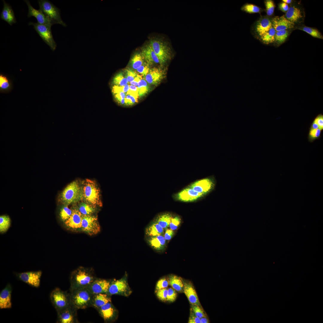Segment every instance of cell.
Masks as SVG:
<instances>
[{
    "label": "cell",
    "instance_id": "1",
    "mask_svg": "<svg viewBox=\"0 0 323 323\" xmlns=\"http://www.w3.org/2000/svg\"><path fill=\"white\" fill-rule=\"evenodd\" d=\"M97 278L92 269L80 267L70 276V290L87 288Z\"/></svg>",
    "mask_w": 323,
    "mask_h": 323
},
{
    "label": "cell",
    "instance_id": "2",
    "mask_svg": "<svg viewBox=\"0 0 323 323\" xmlns=\"http://www.w3.org/2000/svg\"><path fill=\"white\" fill-rule=\"evenodd\" d=\"M71 305L77 310L91 307L93 296L87 288L70 290Z\"/></svg>",
    "mask_w": 323,
    "mask_h": 323
},
{
    "label": "cell",
    "instance_id": "3",
    "mask_svg": "<svg viewBox=\"0 0 323 323\" xmlns=\"http://www.w3.org/2000/svg\"><path fill=\"white\" fill-rule=\"evenodd\" d=\"M82 189L83 199L87 203L95 207L102 206L100 190L95 181L86 179L83 182Z\"/></svg>",
    "mask_w": 323,
    "mask_h": 323
},
{
    "label": "cell",
    "instance_id": "4",
    "mask_svg": "<svg viewBox=\"0 0 323 323\" xmlns=\"http://www.w3.org/2000/svg\"><path fill=\"white\" fill-rule=\"evenodd\" d=\"M149 43L158 57L161 66L163 67L171 59L172 57L171 49L167 42L161 38L156 37L151 39Z\"/></svg>",
    "mask_w": 323,
    "mask_h": 323
},
{
    "label": "cell",
    "instance_id": "5",
    "mask_svg": "<svg viewBox=\"0 0 323 323\" xmlns=\"http://www.w3.org/2000/svg\"><path fill=\"white\" fill-rule=\"evenodd\" d=\"M83 199L82 189L76 181L69 184L62 192L60 200L65 205H68Z\"/></svg>",
    "mask_w": 323,
    "mask_h": 323
},
{
    "label": "cell",
    "instance_id": "6",
    "mask_svg": "<svg viewBox=\"0 0 323 323\" xmlns=\"http://www.w3.org/2000/svg\"><path fill=\"white\" fill-rule=\"evenodd\" d=\"M38 4L39 10L45 15L53 25L58 24L64 27L66 26V24L62 19L58 8L48 0H39Z\"/></svg>",
    "mask_w": 323,
    "mask_h": 323
},
{
    "label": "cell",
    "instance_id": "7",
    "mask_svg": "<svg viewBox=\"0 0 323 323\" xmlns=\"http://www.w3.org/2000/svg\"><path fill=\"white\" fill-rule=\"evenodd\" d=\"M50 298L57 312L71 305L69 293L56 288L51 292Z\"/></svg>",
    "mask_w": 323,
    "mask_h": 323
},
{
    "label": "cell",
    "instance_id": "8",
    "mask_svg": "<svg viewBox=\"0 0 323 323\" xmlns=\"http://www.w3.org/2000/svg\"><path fill=\"white\" fill-rule=\"evenodd\" d=\"M29 25H32L43 40L50 47L51 50L54 51L57 46L52 36L51 27L40 24L38 23L30 22Z\"/></svg>",
    "mask_w": 323,
    "mask_h": 323
},
{
    "label": "cell",
    "instance_id": "9",
    "mask_svg": "<svg viewBox=\"0 0 323 323\" xmlns=\"http://www.w3.org/2000/svg\"><path fill=\"white\" fill-rule=\"evenodd\" d=\"M132 293L127 279L124 278L111 281L107 294L109 295H119L128 296Z\"/></svg>",
    "mask_w": 323,
    "mask_h": 323
},
{
    "label": "cell",
    "instance_id": "10",
    "mask_svg": "<svg viewBox=\"0 0 323 323\" xmlns=\"http://www.w3.org/2000/svg\"><path fill=\"white\" fill-rule=\"evenodd\" d=\"M81 229L90 235L98 233L100 231V227L97 217L92 215H82Z\"/></svg>",
    "mask_w": 323,
    "mask_h": 323
},
{
    "label": "cell",
    "instance_id": "11",
    "mask_svg": "<svg viewBox=\"0 0 323 323\" xmlns=\"http://www.w3.org/2000/svg\"><path fill=\"white\" fill-rule=\"evenodd\" d=\"M15 275L19 279L31 286L37 288L40 286L42 275L41 271L17 273Z\"/></svg>",
    "mask_w": 323,
    "mask_h": 323
},
{
    "label": "cell",
    "instance_id": "12",
    "mask_svg": "<svg viewBox=\"0 0 323 323\" xmlns=\"http://www.w3.org/2000/svg\"><path fill=\"white\" fill-rule=\"evenodd\" d=\"M77 310L71 305L67 308L57 312L58 323H77L78 322L77 317Z\"/></svg>",
    "mask_w": 323,
    "mask_h": 323
},
{
    "label": "cell",
    "instance_id": "13",
    "mask_svg": "<svg viewBox=\"0 0 323 323\" xmlns=\"http://www.w3.org/2000/svg\"><path fill=\"white\" fill-rule=\"evenodd\" d=\"M166 74V70L163 67H154L150 68L145 79L148 83L157 86L165 78Z\"/></svg>",
    "mask_w": 323,
    "mask_h": 323
},
{
    "label": "cell",
    "instance_id": "14",
    "mask_svg": "<svg viewBox=\"0 0 323 323\" xmlns=\"http://www.w3.org/2000/svg\"><path fill=\"white\" fill-rule=\"evenodd\" d=\"M272 27L271 19L267 16H263L255 23L252 29V32L259 39Z\"/></svg>",
    "mask_w": 323,
    "mask_h": 323
},
{
    "label": "cell",
    "instance_id": "15",
    "mask_svg": "<svg viewBox=\"0 0 323 323\" xmlns=\"http://www.w3.org/2000/svg\"><path fill=\"white\" fill-rule=\"evenodd\" d=\"M111 281L97 278L87 288L93 295L107 294Z\"/></svg>",
    "mask_w": 323,
    "mask_h": 323
},
{
    "label": "cell",
    "instance_id": "16",
    "mask_svg": "<svg viewBox=\"0 0 323 323\" xmlns=\"http://www.w3.org/2000/svg\"><path fill=\"white\" fill-rule=\"evenodd\" d=\"M82 214L78 209L75 208L72 210V213L69 218L64 222L65 226L73 230L81 229Z\"/></svg>",
    "mask_w": 323,
    "mask_h": 323
},
{
    "label": "cell",
    "instance_id": "17",
    "mask_svg": "<svg viewBox=\"0 0 323 323\" xmlns=\"http://www.w3.org/2000/svg\"><path fill=\"white\" fill-rule=\"evenodd\" d=\"M24 1L28 7V17L34 16L36 19L38 23L50 27H51L53 25V24L41 11L39 9L37 10L34 8L31 5L29 1L25 0Z\"/></svg>",
    "mask_w": 323,
    "mask_h": 323
},
{
    "label": "cell",
    "instance_id": "18",
    "mask_svg": "<svg viewBox=\"0 0 323 323\" xmlns=\"http://www.w3.org/2000/svg\"><path fill=\"white\" fill-rule=\"evenodd\" d=\"M214 185V182L211 179L206 178L194 182L190 187L195 191L204 195L213 189Z\"/></svg>",
    "mask_w": 323,
    "mask_h": 323
},
{
    "label": "cell",
    "instance_id": "19",
    "mask_svg": "<svg viewBox=\"0 0 323 323\" xmlns=\"http://www.w3.org/2000/svg\"><path fill=\"white\" fill-rule=\"evenodd\" d=\"M141 53L145 62L150 66L156 64L160 65L159 59L149 43L143 47Z\"/></svg>",
    "mask_w": 323,
    "mask_h": 323
},
{
    "label": "cell",
    "instance_id": "20",
    "mask_svg": "<svg viewBox=\"0 0 323 323\" xmlns=\"http://www.w3.org/2000/svg\"><path fill=\"white\" fill-rule=\"evenodd\" d=\"M304 14L301 9L296 6H290L286 12L285 17L294 24L300 23L304 20Z\"/></svg>",
    "mask_w": 323,
    "mask_h": 323
},
{
    "label": "cell",
    "instance_id": "21",
    "mask_svg": "<svg viewBox=\"0 0 323 323\" xmlns=\"http://www.w3.org/2000/svg\"><path fill=\"white\" fill-rule=\"evenodd\" d=\"M272 27L276 32L288 30L294 28L295 25L284 16H275L271 19Z\"/></svg>",
    "mask_w": 323,
    "mask_h": 323
},
{
    "label": "cell",
    "instance_id": "22",
    "mask_svg": "<svg viewBox=\"0 0 323 323\" xmlns=\"http://www.w3.org/2000/svg\"><path fill=\"white\" fill-rule=\"evenodd\" d=\"M146 240L150 246L157 252H163L166 247L167 241L163 235L146 237Z\"/></svg>",
    "mask_w": 323,
    "mask_h": 323
},
{
    "label": "cell",
    "instance_id": "23",
    "mask_svg": "<svg viewBox=\"0 0 323 323\" xmlns=\"http://www.w3.org/2000/svg\"><path fill=\"white\" fill-rule=\"evenodd\" d=\"M12 288L10 284H7L0 293V308L9 309L12 307L11 293Z\"/></svg>",
    "mask_w": 323,
    "mask_h": 323
},
{
    "label": "cell",
    "instance_id": "24",
    "mask_svg": "<svg viewBox=\"0 0 323 323\" xmlns=\"http://www.w3.org/2000/svg\"><path fill=\"white\" fill-rule=\"evenodd\" d=\"M204 195L202 194L195 191L190 187L179 192L178 194L177 197L180 201L188 202L195 201Z\"/></svg>",
    "mask_w": 323,
    "mask_h": 323
},
{
    "label": "cell",
    "instance_id": "25",
    "mask_svg": "<svg viewBox=\"0 0 323 323\" xmlns=\"http://www.w3.org/2000/svg\"><path fill=\"white\" fill-rule=\"evenodd\" d=\"M183 292L191 305H198L200 304L196 290L192 284L190 282H184Z\"/></svg>",
    "mask_w": 323,
    "mask_h": 323
},
{
    "label": "cell",
    "instance_id": "26",
    "mask_svg": "<svg viewBox=\"0 0 323 323\" xmlns=\"http://www.w3.org/2000/svg\"><path fill=\"white\" fill-rule=\"evenodd\" d=\"M97 310L105 322L113 320L116 315V310L111 302L107 303Z\"/></svg>",
    "mask_w": 323,
    "mask_h": 323
},
{
    "label": "cell",
    "instance_id": "27",
    "mask_svg": "<svg viewBox=\"0 0 323 323\" xmlns=\"http://www.w3.org/2000/svg\"><path fill=\"white\" fill-rule=\"evenodd\" d=\"M3 7L1 13V19L7 22L10 25L16 22L13 11L11 7L4 0H3Z\"/></svg>",
    "mask_w": 323,
    "mask_h": 323
},
{
    "label": "cell",
    "instance_id": "28",
    "mask_svg": "<svg viewBox=\"0 0 323 323\" xmlns=\"http://www.w3.org/2000/svg\"><path fill=\"white\" fill-rule=\"evenodd\" d=\"M110 295L106 293H99L93 295L91 307L97 310L107 303L111 302Z\"/></svg>",
    "mask_w": 323,
    "mask_h": 323
},
{
    "label": "cell",
    "instance_id": "29",
    "mask_svg": "<svg viewBox=\"0 0 323 323\" xmlns=\"http://www.w3.org/2000/svg\"><path fill=\"white\" fill-rule=\"evenodd\" d=\"M164 229L155 221L150 223L146 228L145 234L146 237H154L163 235Z\"/></svg>",
    "mask_w": 323,
    "mask_h": 323
},
{
    "label": "cell",
    "instance_id": "30",
    "mask_svg": "<svg viewBox=\"0 0 323 323\" xmlns=\"http://www.w3.org/2000/svg\"><path fill=\"white\" fill-rule=\"evenodd\" d=\"M13 88V83L12 80L6 75L0 74V93H8L11 92Z\"/></svg>",
    "mask_w": 323,
    "mask_h": 323
},
{
    "label": "cell",
    "instance_id": "31",
    "mask_svg": "<svg viewBox=\"0 0 323 323\" xmlns=\"http://www.w3.org/2000/svg\"><path fill=\"white\" fill-rule=\"evenodd\" d=\"M168 280L169 285L176 291L179 292H183V282L180 277L171 275L169 276Z\"/></svg>",
    "mask_w": 323,
    "mask_h": 323
},
{
    "label": "cell",
    "instance_id": "32",
    "mask_svg": "<svg viewBox=\"0 0 323 323\" xmlns=\"http://www.w3.org/2000/svg\"><path fill=\"white\" fill-rule=\"evenodd\" d=\"M172 217L170 214L165 213L158 216L154 221L165 230L169 228Z\"/></svg>",
    "mask_w": 323,
    "mask_h": 323
},
{
    "label": "cell",
    "instance_id": "33",
    "mask_svg": "<svg viewBox=\"0 0 323 323\" xmlns=\"http://www.w3.org/2000/svg\"><path fill=\"white\" fill-rule=\"evenodd\" d=\"M276 31L272 27L267 32L259 37V39L263 44L268 45L274 42Z\"/></svg>",
    "mask_w": 323,
    "mask_h": 323
},
{
    "label": "cell",
    "instance_id": "34",
    "mask_svg": "<svg viewBox=\"0 0 323 323\" xmlns=\"http://www.w3.org/2000/svg\"><path fill=\"white\" fill-rule=\"evenodd\" d=\"M145 62L141 53H136L132 57L130 64L132 67L134 69H137Z\"/></svg>",
    "mask_w": 323,
    "mask_h": 323
},
{
    "label": "cell",
    "instance_id": "35",
    "mask_svg": "<svg viewBox=\"0 0 323 323\" xmlns=\"http://www.w3.org/2000/svg\"><path fill=\"white\" fill-rule=\"evenodd\" d=\"M289 32L288 30L276 32L274 41L275 44L278 46L284 42L288 36Z\"/></svg>",
    "mask_w": 323,
    "mask_h": 323
},
{
    "label": "cell",
    "instance_id": "36",
    "mask_svg": "<svg viewBox=\"0 0 323 323\" xmlns=\"http://www.w3.org/2000/svg\"><path fill=\"white\" fill-rule=\"evenodd\" d=\"M78 209L83 215H90L95 211V207L87 203H81Z\"/></svg>",
    "mask_w": 323,
    "mask_h": 323
},
{
    "label": "cell",
    "instance_id": "37",
    "mask_svg": "<svg viewBox=\"0 0 323 323\" xmlns=\"http://www.w3.org/2000/svg\"><path fill=\"white\" fill-rule=\"evenodd\" d=\"M137 86L139 97H142L148 93L150 90V88L147 82L144 79L142 78L139 81Z\"/></svg>",
    "mask_w": 323,
    "mask_h": 323
},
{
    "label": "cell",
    "instance_id": "38",
    "mask_svg": "<svg viewBox=\"0 0 323 323\" xmlns=\"http://www.w3.org/2000/svg\"><path fill=\"white\" fill-rule=\"evenodd\" d=\"M128 81L123 72L116 74L113 77L112 83L114 86H123L127 84Z\"/></svg>",
    "mask_w": 323,
    "mask_h": 323
},
{
    "label": "cell",
    "instance_id": "39",
    "mask_svg": "<svg viewBox=\"0 0 323 323\" xmlns=\"http://www.w3.org/2000/svg\"><path fill=\"white\" fill-rule=\"evenodd\" d=\"M11 221L9 217L7 215H2L0 217V232L3 233L6 232L10 225Z\"/></svg>",
    "mask_w": 323,
    "mask_h": 323
},
{
    "label": "cell",
    "instance_id": "40",
    "mask_svg": "<svg viewBox=\"0 0 323 323\" xmlns=\"http://www.w3.org/2000/svg\"><path fill=\"white\" fill-rule=\"evenodd\" d=\"M241 10L249 13H260L262 11L261 8L254 4L246 3L241 8Z\"/></svg>",
    "mask_w": 323,
    "mask_h": 323
},
{
    "label": "cell",
    "instance_id": "41",
    "mask_svg": "<svg viewBox=\"0 0 323 323\" xmlns=\"http://www.w3.org/2000/svg\"><path fill=\"white\" fill-rule=\"evenodd\" d=\"M298 29L306 32L314 37L322 39H323V36L320 32L314 28L304 26L300 27Z\"/></svg>",
    "mask_w": 323,
    "mask_h": 323
},
{
    "label": "cell",
    "instance_id": "42",
    "mask_svg": "<svg viewBox=\"0 0 323 323\" xmlns=\"http://www.w3.org/2000/svg\"><path fill=\"white\" fill-rule=\"evenodd\" d=\"M72 213V210L70 209L68 205H65L60 209V216L61 220L64 223L70 217Z\"/></svg>",
    "mask_w": 323,
    "mask_h": 323
},
{
    "label": "cell",
    "instance_id": "43",
    "mask_svg": "<svg viewBox=\"0 0 323 323\" xmlns=\"http://www.w3.org/2000/svg\"><path fill=\"white\" fill-rule=\"evenodd\" d=\"M181 223V219L177 215L172 217L170 223L169 228L175 231L177 230Z\"/></svg>",
    "mask_w": 323,
    "mask_h": 323
},
{
    "label": "cell",
    "instance_id": "44",
    "mask_svg": "<svg viewBox=\"0 0 323 323\" xmlns=\"http://www.w3.org/2000/svg\"><path fill=\"white\" fill-rule=\"evenodd\" d=\"M322 130L320 129H314L310 128L308 137L309 141L312 142L319 138Z\"/></svg>",
    "mask_w": 323,
    "mask_h": 323
},
{
    "label": "cell",
    "instance_id": "45",
    "mask_svg": "<svg viewBox=\"0 0 323 323\" xmlns=\"http://www.w3.org/2000/svg\"><path fill=\"white\" fill-rule=\"evenodd\" d=\"M264 2L267 15L269 16H272L274 13L275 7L274 1L271 0H266Z\"/></svg>",
    "mask_w": 323,
    "mask_h": 323
},
{
    "label": "cell",
    "instance_id": "46",
    "mask_svg": "<svg viewBox=\"0 0 323 323\" xmlns=\"http://www.w3.org/2000/svg\"><path fill=\"white\" fill-rule=\"evenodd\" d=\"M191 309L196 316L200 319L203 317L206 316L204 310L201 306L198 305H191Z\"/></svg>",
    "mask_w": 323,
    "mask_h": 323
},
{
    "label": "cell",
    "instance_id": "47",
    "mask_svg": "<svg viewBox=\"0 0 323 323\" xmlns=\"http://www.w3.org/2000/svg\"><path fill=\"white\" fill-rule=\"evenodd\" d=\"M113 94L115 99L118 102L121 104H125V98L126 95V93L121 91Z\"/></svg>",
    "mask_w": 323,
    "mask_h": 323
},
{
    "label": "cell",
    "instance_id": "48",
    "mask_svg": "<svg viewBox=\"0 0 323 323\" xmlns=\"http://www.w3.org/2000/svg\"><path fill=\"white\" fill-rule=\"evenodd\" d=\"M177 296L176 291L172 288L168 289L166 301L169 302H173L175 301Z\"/></svg>",
    "mask_w": 323,
    "mask_h": 323
},
{
    "label": "cell",
    "instance_id": "49",
    "mask_svg": "<svg viewBox=\"0 0 323 323\" xmlns=\"http://www.w3.org/2000/svg\"><path fill=\"white\" fill-rule=\"evenodd\" d=\"M169 285L168 279L163 278L159 279L156 285V291L162 289L167 288Z\"/></svg>",
    "mask_w": 323,
    "mask_h": 323
},
{
    "label": "cell",
    "instance_id": "50",
    "mask_svg": "<svg viewBox=\"0 0 323 323\" xmlns=\"http://www.w3.org/2000/svg\"><path fill=\"white\" fill-rule=\"evenodd\" d=\"M150 69V66L145 62L136 69V70L141 75L145 77L149 72Z\"/></svg>",
    "mask_w": 323,
    "mask_h": 323
},
{
    "label": "cell",
    "instance_id": "51",
    "mask_svg": "<svg viewBox=\"0 0 323 323\" xmlns=\"http://www.w3.org/2000/svg\"><path fill=\"white\" fill-rule=\"evenodd\" d=\"M156 292L157 297L160 300L162 301H166L168 292V289L167 288L158 290L156 291Z\"/></svg>",
    "mask_w": 323,
    "mask_h": 323
},
{
    "label": "cell",
    "instance_id": "52",
    "mask_svg": "<svg viewBox=\"0 0 323 323\" xmlns=\"http://www.w3.org/2000/svg\"><path fill=\"white\" fill-rule=\"evenodd\" d=\"M125 71V76L128 82L129 83L133 81L138 74L135 71L130 68L126 69Z\"/></svg>",
    "mask_w": 323,
    "mask_h": 323
},
{
    "label": "cell",
    "instance_id": "53",
    "mask_svg": "<svg viewBox=\"0 0 323 323\" xmlns=\"http://www.w3.org/2000/svg\"><path fill=\"white\" fill-rule=\"evenodd\" d=\"M129 89V85L127 84L123 86H113L112 87V91L113 93L120 92H123L127 95Z\"/></svg>",
    "mask_w": 323,
    "mask_h": 323
},
{
    "label": "cell",
    "instance_id": "54",
    "mask_svg": "<svg viewBox=\"0 0 323 323\" xmlns=\"http://www.w3.org/2000/svg\"><path fill=\"white\" fill-rule=\"evenodd\" d=\"M175 231H173L169 228L164 230L163 236L167 242L170 240L174 236Z\"/></svg>",
    "mask_w": 323,
    "mask_h": 323
},
{
    "label": "cell",
    "instance_id": "55",
    "mask_svg": "<svg viewBox=\"0 0 323 323\" xmlns=\"http://www.w3.org/2000/svg\"><path fill=\"white\" fill-rule=\"evenodd\" d=\"M126 95L132 96L138 99L139 96L137 87L135 86L129 85V89Z\"/></svg>",
    "mask_w": 323,
    "mask_h": 323
},
{
    "label": "cell",
    "instance_id": "56",
    "mask_svg": "<svg viewBox=\"0 0 323 323\" xmlns=\"http://www.w3.org/2000/svg\"><path fill=\"white\" fill-rule=\"evenodd\" d=\"M189 323H201L200 319L195 314L192 310H191L190 316L188 322Z\"/></svg>",
    "mask_w": 323,
    "mask_h": 323
},
{
    "label": "cell",
    "instance_id": "57",
    "mask_svg": "<svg viewBox=\"0 0 323 323\" xmlns=\"http://www.w3.org/2000/svg\"><path fill=\"white\" fill-rule=\"evenodd\" d=\"M137 99L132 96L126 95L125 98V104L128 105L133 104L137 102Z\"/></svg>",
    "mask_w": 323,
    "mask_h": 323
},
{
    "label": "cell",
    "instance_id": "58",
    "mask_svg": "<svg viewBox=\"0 0 323 323\" xmlns=\"http://www.w3.org/2000/svg\"><path fill=\"white\" fill-rule=\"evenodd\" d=\"M318 125L319 128L321 130L323 129V115L322 114H319L313 121Z\"/></svg>",
    "mask_w": 323,
    "mask_h": 323
},
{
    "label": "cell",
    "instance_id": "59",
    "mask_svg": "<svg viewBox=\"0 0 323 323\" xmlns=\"http://www.w3.org/2000/svg\"><path fill=\"white\" fill-rule=\"evenodd\" d=\"M279 9L283 12H287L289 8V6L288 4L283 2L279 4Z\"/></svg>",
    "mask_w": 323,
    "mask_h": 323
},
{
    "label": "cell",
    "instance_id": "60",
    "mask_svg": "<svg viewBox=\"0 0 323 323\" xmlns=\"http://www.w3.org/2000/svg\"><path fill=\"white\" fill-rule=\"evenodd\" d=\"M142 79L141 75L138 74L134 80L129 83L131 85L137 86L139 81Z\"/></svg>",
    "mask_w": 323,
    "mask_h": 323
},
{
    "label": "cell",
    "instance_id": "61",
    "mask_svg": "<svg viewBox=\"0 0 323 323\" xmlns=\"http://www.w3.org/2000/svg\"><path fill=\"white\" fill-rule=\"evenodd\" d=\"M201 323H208L209 322L207 316L203 317L200 319Z\"/></svg>",
    "mask_w": 323,
    "mask_h": 323
},
{
    "label": "cell",
    "instance_id": "62",
    "mask_svg": "<svg viewBox=\"0 0 323 323\" xmlns=\"http://www.w3.org/2000/svg\"><path fill=\"white\" fill-rule=\"evenodd\" d=\"M310 128L314 129H319L318 125L314 121L311 125Z\"/></svg>",
    "mask_w": 323,
    "mask_h": 323
},
{
    "label": "cell",
    "instance_id": "63",
    "mask_svg": "<svg viewBox=\"0 0 323 323\" xmlns=\"http://www.w3.org/2000/svg\"><path fill=\"white\" fill-rule=\"evenodd\" d=\"M282 1L287 4L291 3L292 1L291 0H283Z\"/></svg>",
    "mask_w": 323,
    "mask_h": 323
}]
</instances>
